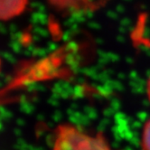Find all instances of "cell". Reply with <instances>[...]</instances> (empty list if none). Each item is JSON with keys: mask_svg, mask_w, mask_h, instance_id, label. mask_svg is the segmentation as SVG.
Returning <instances> with one entry per match:
<instances>
[{"mask_svg": "<svg viewBox=\"0 0 150 150\" xmlns=\"http://www.w3.org/2000/svg\"><path fill=\"white\" fill-rule=\"evenodd\" d=\"M52 150H112L103 139L87 135L71 126H61Z\"/></svg>", "mask_w": 150, "mask_h": 150, "instance_id": "obj_1", "label": "cell"}, {"mask_svg": "<svg viewBox=\"0 0 150 150\" xmlns=\"http://www.w3.org/2000/svg\"><path fill=\"white\" fill-rule=\"evenodd\" d=\"M27 0H0V20H8L22 13Z\"/></svg>", "mask_w": 150, "mask_h": 150, "instance_id": "obj_2", "label": "cell"}, {"mask_svg": "<svg viewBox=\"0 0 150 150\" xmlns=\"http://www.w3.org/2000/svg\"><path fill=\"white\" fill-rule=\"evenodd\" d=\"M142 144L144 150H150V120L146 122L143 131Z\"/></svg>", "mask_w": 150, "mask_h": 150, "instance_id": "obj_3", "label": "cell"}, {"mask_svg": "<svg viewBox=\"0 0 150 150\" xmlns=\"http://www.w3.org/2000/svg\"><path fill=\"white\" fill-rule=\"evenodd\" d=\"M147 95H148L149 100H150V78H149L148 83H147Z\"/></svg>", "mask_w": 150, "mask_h": 150, "instance_id": "obj_4", "label": "cell"}]
</instances>
